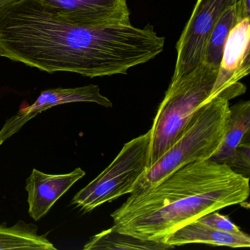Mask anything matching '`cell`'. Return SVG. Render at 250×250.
<instances>
[{"instance_id":"cell-1","label":"cell","mask_w":250,"mask_h":250,"mask_svg":"<svg viewBox=\"0 0 250 250\" xmlns=\"http://www.w3.org/2000/svg\"><path fill=\"white\" fill-rule=\"evenodd\" d=\"M165 38L150 24L84 27L48 11L39 0L0 8V56L48 73L84 77L126 74L162 53Z\"/></svg>"},{"instance_id":"cell-11","label":"cell","mask_w":250,"mask_h":250,"mask_svg":"<svg viewBox=\"0 0 250 250\" xmlns=\"http://www.w3.org/2000/svg\"><path fill=\"white\" fill-rule=\"evenodd\" d=\"M163 242L175 247L185 244H203L243 248L250 247V237L244 232L233 233L195 220L165 237Z\"/></svg>"},{"instance_id":"cell-12","label":"cell","mask_w":250,"mask_h":250,"mask_svg":"<svg viewBox=\"0 0 250 250\" xmlns=\"http://www.w3.org/2000/svg\"><path fill=\"white\" fill-rule=\"evenodd\" d=\"M250 102H241L229 107V118L225 137L220 147L210 160L225 164L231 167L238 146L244 142L250 141Z\"/></svg>"},{"instance_id":"cell-6","label":"cell","mask_w":250,"mask_h":250,"mask_svg":"<svg viewBox=\"0 0 250 250\" xmlns=\"http://www.w3.org/2000/svg\"><path fill=\"white\" fill-rule=\"evenodd\" d=\"M236 0H197L176 45L177 61L172 80L185 75L201 63L212 29L223 11Z\"/></svg>"},{"instance_id":"cell-8","label":"cell","mask_w":250,"mask_h":250,"mask_svg":"<svg viewBox=\"0 0 250 250\" xmlns=\"http://www.w3.org/2000/svg\"><path fill=\"white\" fill-rule=\"evenodd\" d=\"M77 102H91L108 108L112 106L111 101L101 93L99 86L94 84L43 90L33 104L21 108L15 115L5 121L0 130V146L39 114L58 105Z\"/></svg>"},{"instance_id":"cell-14","label":"cell","mask_w":250,"mask_h":250,"mask_svg":"<svg viewBox=\"0 0 250 250\" xmlns=\"http://www.w3.org/2000/svg\"><path fill=\"white\" fill-rule=\"evenodd\" d=\"M173 248H175L173 246L161 241L140 239L129 234L120 232L113 226L90 238L83 250H165Z\"/></svg>"},{"instance_id":"cell-13","label":"cell","mask_w":250,"mask_h":250,"mask_svg":"<svg viewBox=\"0 0 250 250\" xmlns=\"http://www.w3.org/2000/svg\"><path fill=\"white\" fill-rule=\"evenodd\" d=\"M37 225L17 222L14 226L0 225V250H57L46 235H39Z\"/></svg>"},{"instance_id":"cell-7","label":"cell","mask_w":250,"mask_h":250,"mask_svg":"<svg viewBox=\"0 0 250 250\" xmlns=\"http://www.w3.org/2000/svg\"><path fill=\"white\" fill-rule=\"evenodd\" d=\"M48 10L74 25L84 27L129 24L126 0H39Z\"/></svg>"},{"instance_id":"cell-4","label":"cell","mask_w":250,"mask_h":250,"mask_svg":"<svg viewBox=\"0 0 250 250\" xmlns=\"http://www.w3.org/2000/svg\"><path fill=\"white\" fill-rule=\"evenodd\" d=\"M218 71L201 62L183 77L172 80L149 130L150 166L176 141L196 111L209 100Z\"/></svg>"},{"instance_id":"cell-17","label":"cell","mask_w":250,"mask_h":250,"mask_svg":"<svg viewBox=\"0 0 250 250\" xmlns=\"http://www.w3.org/2000/svg\"><path fill=\"white\" fill-rule=\"evenodd\" d=\"M250 0H236L235 6H236L239 21L245 19H250Z\"/></svg>"},{"instance_id":"cell-2","label":"cell","mask_w":250,"mask_h":250,"mask_svg":"<svg viewBox=\"0 0 250 250\" xmlns=\"http://www.w3.org/2000/svg\"><path fill=\"white\" fill-rule=\"evenodd\" d=\"M248 177L225 164H188L139 194H130L111 214L115 229L140 239L163 242L165 237L199 218L245 203Z\"/></svg>"},{"instance_id":"cell-18","label":"cell","mask_w":250,"mask_h":250,"mask_svg":"<svg viewBox=\"0 0 250 250\" xmlns=\"http://www.w3.org/2000/svg\"><path fill=\"white\" fill-rule=\"evenodd\" d=\"M18 0H0V8H3V7L7 6L10 4L14 3L17 2Z\"/></svg>"},{"instance_id":"cell-10","label":"cell","mask_w":250,"mask_h":250,"mask_svg":"<svg viewBox=\"0 0 250 250\" xmlns=\"http://www.w3.org/2000/svg\"><path fill=\"white\" fill-rule=\"evenodd\" d=\"M85 174L80 167L67 174H46L33 169L25 187L30 217L39 221L46 216L56 202Z\"/></svg>"},{"instance_id":"cell-3","label":"cell","mask_w":250,"mask_h":250,"mask_svg":"<svg viewBox=\"0 0 250 250\" xmlns=\"http://www.w3.org/2000/svg\"><path fill=\"white\" fill-rule=\"evenodd\" d=\"M245 92L246 86L240 83L202 105L176 141L137 180L131 194L146 191L188 164L210 159L225 137L229 100Z\"/></svg>"},{"instance_id":"cell-5","label":"cell","mask_w":250,"mask_h":250,"mask_svg":"<svg viewBox=\"0 0 250 250\" xmlns=\"http://www.w3.org/2000/svg\"><path fill=\"white\" fill-rule=\"evenodd\" d=\"M150 144L149 131L125 143L110 165L74 195L71 205L88 213L131 194L137 180L150 166Z\"/></svg>"},{"instance_id":"cell-9","label":"cell","mask_w":250,"mask_h":250,"mask_svg":"<svg viewBox=\"0 0 250 250\" xmlns=\"http://www.w3.org/2000/svg\"><path fill=\"white\" fill-rule=\"evenodd\" d=\"M250 19H245L240 21L229 33L209 100L233 87L250 74Z\"/></svg>"},{"instance_id":"cell-15","label":"cell","mask_w":250,"mask_h":250,"mask_svg":"<svg viewBox=\"0 0 250 250\" xmlns=\"http://www.w3.org/2000/svg\"><path fill=\"white\" fill-rule=\"evenodd\" d=\"M238 22L239 20L235 4L223 11L212 29L205 46L201 62L214 68H219L224 46L231 30Z\"/></svg>"},{"instance_id":"cell-16","label":"cell","mask_w":250,"mask_h":250,"mask_svg":"<svg viewBox=\"0 0 250 250\" xmlns=\"http://www.w3.org/2000/svg\"><path fill=\"white\" fill-rule=\"evenodd\" d=\"M197 220L200 221L202 223L210 225L222 230L228 231L233 233H241V230L237 225H235L228 216L220 214L217 212L213 211L208 213L202 217L199 218Z\"/></svg>"}]
</instances>
